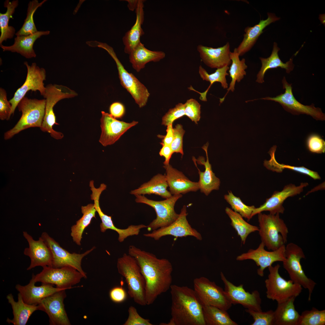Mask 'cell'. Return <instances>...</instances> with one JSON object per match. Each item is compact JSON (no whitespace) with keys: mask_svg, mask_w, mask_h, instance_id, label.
<instances>
[{"mask_svg":"<svg viewBox=\"0 0 325 325\" xmlns=\"http://www.w3.org/2000/svg\"><path fill=\"white\" fill-rule=\"evenodd\" d=\"M265 245L262 242L255 249H250L246 253L238 256L236 260L242 261L251 260L255 263L259 268L257 269L258 274L261 277L264 276L265 269L276 262H284L285 259V246L284 245L274 251H268L265 249Z\"/></svg>","mask_w":325,"mask_h":325,"instance_id":"18","label":"cell"},{"mask_svg":"<svg viewBox=\"0 0 325 325\" xmlns=\"http://www.w3.org/2000/svg\"><path fill=\"white\" fill-rule=\"evenodd\" d=\"M144 0H139L135 10V23L122 38L124 52L128 54L141 42L140 38L144 33L142 28L144 20Z\"/></svg>","mask_w":325,"mask_h":325,"instance_id":"30","label":"cell"},{"mask_svg":"<svg viewBox=\"0 0 325 325\" xmlns=\"http://www.w3.org/2000/svg\"><path fill=\"white\" fill-rule=\"evenodd\" d=\"M8 303L11 305L14 317L10 319L8 318L6 322L14 325H25L32 314L35 311L39 310L38 305H29L24 302L21 296L18 294V301H15L12 294H8L6 297Z\"/></svg>","mask_w":325,"mask_h":325,"instance_id":"31","label":"cell"},{"mask_svg":"<svg viewBox=\"0 0 325 325\" xmlns=\"http://www.w3.org/2000/svg\"><path fill=\"white\" fill-rule=\"evenodd\" d=\"M174 138L170 146L173 153H180L184 154L183 148V139L185 131L182 125L177 124L173 128Z\"/></svg>","mask_w":325,"mask_h":325,"instance_id":"49","label":"cell"},{"mask_svg":"<svg viewBox=\"0 0 325 325\" xmlns=\"http://www.w3.org/2000/svg\"><path fill=\"white\" fill-rule=\"evenodd\" d=\"M185 115L184 105L179 103L175 107L170 109L162 118V125L168 126L172 124L176 120L180 118Z\"/></svg>","mask_w":325,"mask_h":325,"instance_id":"48","label":"cell"},{"mask_svg":"<svg viewBox=\"0 0 325 325\" xmlns=\"http://www.w3.org/2000/svg\"><path fill=\"white\" fill-rule=\"evenodd\" d=\"M225 211L231 219V225L240 237L243 244H245L248 236L250 233L258 231V227L247 223L240 214L230 208L226 207Z\"/></svg>","mask_w":325,"mask_h":325,"instance_id":"39","label":"cell"},{"mask_svg":"<svg viewBox=\"0 0 325 325\" xmlns=\"http://www.w3.org/2000/svg\"><path fill=\"white\" fill-rule=\"evenodd\" d=\"M171 318L161 325H206L203 305L194 289L187 286L172 285Z\"/></svg>","mask_w":325,"mask_h":325,"instance_id":"2","label":"cell"},{"mask_svg":"<svg viewBox=\"0 0 325 325\" xmlns=\"http://www.w3.org/2000/svg\"><path fill=\"white\" fill-rule=\"evenodd\" d=\"M40 273L32 274V278L36 282L54 285L60 289H67L79 283L83 275L76 269L70 267L54 268L45 266Z\"/></svg>","mask_w":325,"mask_h":325,"instance_id":"11","label":"cell"},{"mask_svg":"<svg viewBox=\"0 0 325 325\" xmlns=\"http://www.w3.org/2000/svg\"><path fill=\"white\" fill-rule=\"evenodd\" d=\"M308 185L307 183H301L299 186L290 184L286 185L281 191H275L272 196L266 199L265 203L258 208H255L252 215H255L264 211H268L270 214L283 213L285 209L283 204L286 198L299 194L304 187Z\"/></svg>","mask_w":325,"mask_h":325,"instance_id":"22","label":"cell"},{"mask_svg":"<svg viewBox=\"0 0 325 325\" xmlns=\"http://www.w3.org/2000/svg\"><path fill=\"white\" fill-rule=\"evenodd\" d=\"M128 254L136 260L145 281L146 305L152 304L157 297L166 292L172 285L173 268L166 258H159L153 254L133 245Z\"/></svg>","mask_w":325,"mask_h":325,"instance_id":"1","label":"cell"},{"mask_svg":"<svg viewBox=\"0 0 325 325\" xmlns=\"http://www.w3.org/2000/svg\"><path fill=\"white\" fill-rule=\"evenodd\" d=\"M220 275L225 293L232 305L240 304L246 309L262 311V299L258 290H255L251 293L246 292L243 284L236 286L228 280L222 272Z\"/></svg>","mask_w":325,"mask_h":325,"instance_id":"17","label":"cell"},{"mask_svg":"<svg viewBox=\"0 0 325 325\" xmlns=\"http://www.w3.org/2000/svg\"><path fill=\"white\" fill-rule=\"evenodd\" d=\"M197 50L203 62L211 68L219 69L231 63L229 42L222 47L214 48L199 45Z\"/></svg>","mask_w":325,"mask_h":325,"instance_id":"25","label":"cell"},{"mask_svg":"<svg viewBox=\"0 0 325 325\" xmlns=\"http://www.w3.org/2000/svg\"><path fill=\"white\" fill-rule=\"evenodd\" d=\"M128 316L123 325H152L149 319L141 316L136 308L131 306L128 310Z\"/></svg>","mask_w":325,"mask_h":325,"instance_id":"52","label":"cell"},{"mask_svg":"<svg viewBox=\"0 0 325 325\" xmlns=\"http://www.w3.org/2000/svg\"><path fill=\"white\" fill-rule=\"evenodd\" d=\"M307 145L311 152L322 153L325 152V142L320 136L317 134H312L308 138Z\"/></svg>","mask_w":325,"mask_h":325,"instance_id":"50","label":"cell"},{"mask_svg":"<svg viewBox=\"0 0 325 325\" xmlns=\"http://www.w3.org/2000/svg\"><path fill=\"white\" fill-rule=\"evenodd\" d=\"M50 31H38L28 36H17L14 38V44L9 46L0 45L3 51H9L17 52L27 58L35 57L36 54L33 49L35 41L42 36L49 34Z\"/></svg>","mask_w":325,"mask_h":325,"instance_id":"29","label":"cell"},{"mask_svg":"<svg viewBox=\"0 0 325 325\" xmlns=\"http://www.w3.org/2000/svg\"><path fill=\"white\" fill-rule=\"evenodd\" d=\"M109 296L110 299L116 303H120L126 299L127 294L125 290L121 286H116L110 291Z\"/></svg>","mask_w":325,"mask_h":325,"instance_id":"53","label":"cell"},{"mask_svg":"<svg viewBox=\"0 0 325 325\" xmlns=\"http://www.w3.org/2000/svg\"><path fill=\"white\" fill-rule=\"evenodd\" d=\"M206 325H237L231 318L227 311L211 306L203 305Z\"/></svg>","mask_w":325,"mask_h":325,"instance_id":"40","label":"cell"},{"mask_svg":"<svg viewBox=\"0 0 325 325\" xmlns=\"http://www.w3.org/2000/svg\"><path fill=\"white\" fill-rule=\"evenodd\" d=\"M285 259L283 262L284 268L288 272L291 280L308 290V301H310L317 283L308 278L303 270L301 260L305 257L302 249L296 244L290 243L285 246Z\"/></svg>","mask_w":325,"mask_h":325,"instance_id":"7","label":"cell"},{"mask_svg":"<svg viewBox=\"0 0 325 325\" xmlns=\"http://www.w3.org/2000/svg\"><path fill=\"white\" fill-rule=\"evenodd\" d=\"M46 1L44 0L39 3L37 0H33L29 2L26 18L21 28L15 33L17 36H28L38 31L34 22L33 15L37 9Z\"/></svg>","mask_w":325,"mask_h":325,"instance_id":"43","label":"cell"},{"mask_svg":"<svg viewBox=\"0 0 325 325\" xmlns=\"http://www.w3.org/2000/svg\"><path fill=\"white\" fill-rule=\"evenodd\" d=\"M135 201L137 203L147 204L154 209L156 214V218L148 225L149 231L167 226L175 221L179 214L174 209L177 200L182 197L181 194L173 195L165 200L157 201L150 200L144 195H137Z\"/></svg>","mask_w":325,"mask_h":325,"instance_id":"10","label":"cell"},{"mask_svg":"<svg viewBox=\"0 0 325 325\" xmlns=\"http://www.w3.org/2000/svg\"><path fill=\"white\" fill-rule=\"evenodd\" d=\"M96 46L106 50L115 61L121 84L131 94L140 108L144 106L150 94L147 88L132 74L124 68L113 48L106 43L98 42Z\"/></svg>","mask_w":325,"mask_h":325,"instance_id":"9","label":"cell"},{"mask_svg":"<svg viewBox=\"0 0 325 325\" xmlns=\"http://www.w3.org/2000/svg\"><path fill=\"white\" fill-rule=\"evenodd\" d=\"M125 1L128 2V7L129 10L133 11L135 9L136 10L139 0H126Z\"/></svg>","mask_w":325,"mask_h":325,"instance_id":"57","label":"cell"},{"mask_svg":"<svg viewBox=\"0 0 325 325\" xmlns=\"http://www.w3.org/2000/svg\"><path fill=\"white\" fill-rule=\"evenodd\" d=\"M66 290L57 292L42 299L38 304L39 310L45 312L50 325H70L63 301L66 297Z\"/></svg>","mask_w":325,"mask_h":325,"instance_id":"20","label":"cell"},{"mask_svg":"<svg viewBox=\"0 0 325 325\" xmlns=\"http://www.w3.org/2000/svg\"><path fill=\"white\" fill-rule=\"evenodd\" d=\"M325 325V310H319L314 307L302 312L297 325Z\"/></svg>","mask_w":325,"mask_h":325,"instance_id":"45","label":"cell"},{"mask_svg":"<svg viewBox=\"0 0 325 325\" xmlns=\"http://www.w3.org/2000/svg\"><path fill=\"white\" fill-rule=\"evenodd\" d=\"M280 49L277 47V44L274 43L273 49L270 56L267 58L260 57L262 63V67L257 75L256 82L262 83L264 82V75L266 71L271 69L280 67L286 70L287 73H289L293 70L294 65L292 63V59L290 58L286 63L282 61L279 57L278 52Z\"/></svg>","mask_w":325,"mask_h":325,"instance_id":"35","label":"cell"},{"mask_svg":"<svg viewBox=\"0 0 325 325\" xmlns=\"http://www.w3.org/2000/svg\"><path fill=\"white\" fill-rule=\"evenodd\" d=\"M82 212L83 215L76 224L71 227V235L73 240L77 245L80 246L82 235L85 228L91 223L92 219L95 218L96 212L94 204H89L82 206Z\"/></svg>","mask_w":325,"mask_h":325,"instance_id":"37","label":"cell"},{"mask_svg":"<svg viewBox=\"0 0 325 325\" xmlns=\"http://www.w3.org/2000/svg\"><path fill=\"white\" fill-rule=\"evenodd\" d=\"M186 207L184 205L181 210L177 219L169 225L153 231L150 233L144 234L145 237H150L157 240L163 237L172 235L177 237L192 236L199 240H201V234L195 229L192 228L188 222L186 216Z\"/></svg>","mask_w":325,"mask_h":325,"instance_id":"19","label":"cell"},{"mask_svg":"<svg viewBox=\"0 0 325 325\" xmlns=\"http://www.w3.org/2000/svg\"><path fill=\"white\" fill-rule=\"evenodd\" d=\"M267 14L268 17L266 19L261 20L258 24L252 27L245 28L243 40L236 48L239 56L244 55L252 48L267 26L280 19L274 14L268 13Z\"/></svg>","mask_w":325,"mask_h":325,"instance_id":"28","label":"cell"},{"mask_svg":"<svg viewBox=\"0 0 325 325\" xmlns=\"http://www.w3.org/2000/svg\"><path fill=\"white\" fill-rule=\"evenodd\" d=\"M283 89H285L283 93H281L275 97H267L260 99L274 101L279 103L286 111L293 115L306 114L311 116L316 120H325V115L320 108L316 107L314 104L305 105L299 102L294 97L292 92V84L288 83L286 78L283 77L282 81Z\"/></svg>","mask_w":325,"mask_h":325,"instance_id":"12","label":"cell"},{"mask_svg":"<svg viewBox=\"0 0 325 325\" xmlns=\"http://www.w3.org/2000/svg\"><path fill=\"white\" fill-rule=\"evenodd\" d=\"M173 153L170 145H164L162 146L160 150L159 154L161 156H163L165 160L163 162L164 165L169 164V162L172 155Z\"/></svg>","mask_w":325,"mask_h":325,"instance_id":"55","label":"cell"},{"mask_svg":"<svg viewBox=\"0 0 325 325\" xmlns=\"http://www.w3.org/2000/svg\"><path fill=\"white\" fill-rule=\"evenodd\" d=\"M36 283L32 278L29 283L25 286L17 284L15 288L26 303L29 305H38L43 299L58 291L66 290L53 287L52 285L42 284L36 286Z\"/></svg>","mask_w":325,"mask_h":325,"instance_id":"27","label":"cell"},{"mask_svg":"<svg viewBox=\"0 0 325 325\" xmlns=\"http://www.w3.org/2000/svg\"><path fill=\"white\" fill-rule=\"evenodd\" d=\"M109 110L110 114L115 119L121 118L123 116L125 112L124 105L119 102L112 103L110 106Z\"/></svg>","mask_w":325,"mask_h":325,"instance_id":"54","label":"cell"},{"mask_svg":"<svg viewBox=\"0 0 325 325\" xmlns=\"http://www.w3.org/2000/svg\"><path fill=\"white\" fill-rule=\"evenodd\" d=\"M101 133L99 142L104 147L114 144L128 129L138 123L135 121L128 123L118 120L104 111H101Z\"/></svg>","mask_w":325,"mask_h":325,"instance_id":"21","label":"cell"},{"mask_svg":"<svg viewBox=\"0 0 325 325\" xmlns=\"http://www.w3.org/2000/svg\"><path fill=\"white\" fill-rule=\"evenodd\" d=\"M168 187L166 175L158 174L138 188L131 190L130 193L135 196L155 194L166 199L172 196L167 190Z\"/></svg>","mask_w":325,"mask_h":325,"instance_id":"33","label":"cell"},{"mask_svg":"<svg viewBox=\"0 0 325 325\" xmlns=\"http://www.w3.org/2000/svg\"><path fill=\"white\" fill-rule=\"evenodd\" d=\"M280 265L269 266V274L265 280L267 297L277 303L283 302L292 297H297L302 292V287L291 280H287L279 273Z\"/></svg>","mask_w":325,"mask_h":325,"instance_id":"6","label":"cell"},{"mask_svg":"<svg viewBox=\"0 0 325 325\" xmlns=\"http://www.w3.org/2000/svg\"><path fill=\"white\" fill-rule=\"evenodd\" d=\"M208 145L209 143L207 142L202 147L206 153V161L203 156H199L197 159H196L194 156L192 157V160L198 170L199 180L198 182L199 189L202 193L206 196L208 195L213 190H218L220 184L219 179L213 172L211 165L209 162L207 152Z\"/></svg>","mask_w":325,"mask_h":325,"instance_id":"24","label":"cell"},{"mask_svg":"<svg viewBox=\"0 0 325 325\" xmlns=\"http://www.w3.org/2000/svg\"><path fill=\"white\" fill-rule=\"evenodd\" d=\"M18 5V1L17 0L11 2L6 0L4 2V7L6 8L7 10L5 13H0V45L4 41L13 38L15 33V29L12 26H9L8 23L10 18L14 14L15 9Z\"/></svg>","mask_w":325,"mask_h":325,"instance_id":"42","label":"cell"},{"mask_svg":"<svg viewBox=\"0 0 325 325\" xmlns=\"http://www.w3.org/2000/svg\"><path fill=\"white\" fill-rule=\"evenodd\" d=\"M224 199L231 205L232 209L249 221L252 217V212L255 208L254 206H248L245 204L239 197L234 196L231 191L224 196Z\"/></svg>","mask_w":325,"mask_h":325,"instance_id":"44","label":"cell"},{"mask_svg":"<svg viewBox=\"0 0 325 325\" xmlns=\"http://www.w3.org/2000/svg\"><path fill=\"white\" fill-rule=\"evenodd\" d=\"M193 286L203 305L214 306L227 311L232 306L224 289L208 278L202 277L195 278Z\"/></svg>","mask_w":325,"mask_h":325,"instance_id":"13","label":"cell"},{"mask_svg":"<svg viewBox=\"0 0 325 325\" xmlns=\"http://www.w3.org/2000/svg\"><path fill=\"white\" fill-rule=\"evenodd\" d=\"M129 54L130 62L133 68L137 72H140L144 68L148 63L158 62L165 56L164 52L149 50L146 48L144 44L141 42Z\"/></svg>","mask_w":325,"mask_h":325,"instance_id":"32","label":"cell"},{"mask_svg":"<svg viewBox=\"0 0 325 325\" xmlns=\"http://www.w3.org/2000/svg\"><path fill=\"white\" fill-rule=\"evenodd\" d=\"M230 58L231 61L229 72L231 80L229 87L227 89V91L224 96L220 98V103L223 102L225 98L229 92L230 91L233 92L235 90V86L236 82H240L246 75L245 70L247 66L245 63V59L243 58L240 60L239 55L235 48L233 52L230 53Z\"/></svg>","mask_w":325,"mask_h":325,"instance_id":"36","label":"cell"},{"mask_svg":"<svg viewBox=\"0 0 325 325\" xmlns=\"http://www.w3.org/2000/svg\"><path fill=\"white\" fill-rule=\"evenodd\" d=\"M23 235L29 244V247L25 249L23 253L29 256L31 260L30 264L27 270H30L39 266L51 267V252L41 237L38 240H36L26 231H23Z\"/></svg>","mask_w":325,"mask_h":325,"instance_id":"23","label":"cell"},{"mask_svg":"<svg viewBox=\"0 0 325 325\" xmlns=\"http://www.w3.org/2000/svg\"><path fill=\"white\" fill-rule=\"evenodd\" d=\"M292 297L277 303L274 312V325H297L300 315L296 310Z\"/></svg>","mask_w":325,"mask_h":325,"instance_id":"34","label":"cell"},{"mask_svg":"<svg viewBox=\"0 0 325 325\" xmlns=\"http://www.w3.org/2000/svg\"><path fill=\"white\" fill-rule=\"evenodd\" d=\"M89 186L92 192L91 195V199L94 201V207L101 220L100 228L101 232H104L108 229L116 231L119 235L118 240L121 243L129 237L138 235L141 229L147 228V225L142 224L131 225L127 228L123 229L116 227L113 223L111 216L105 214L102 211L99 205L100 195L102 192L106 189L107 186L102 183L98 188H96L94 185V181L92 180L90 182Z\"/></svg>","mask_w":325,"mask_h":325,"instance_id":"15","label":"cell"},{"mask_svg":"<svg viewBox=\"0 0 325 325\" xmlns=\"http://www.w3.org/2000/svg\"><path fill=\"white\" fill-rule=\"evenodd\" d=\"M172 124L169 125L167 126L166 130V134L163 137L161 144L162 146L164 145H170L173 141L174 135Z\"/></svg>","mask_w":325,"mask_h":325,"instance_id":"56","label":"cell"},{"mask_svg":"<svg viewBox=\"0 0 325 325\" xmlns=\"http://www.w3.org/2000/svg\"><path fill=\"white\" fill-rule=\"evenodd\" d=\"M24 63L27 68L26 76L24 82L16 90L13 97L9 101L12 106L11 115L14 114L18 103L29 91H38L43 97L45 94V87L43 82L46 77L45 69L40 68L35 63H32L31 65L27 61Z\"/></svg>","mask_w":325,"mask_h":325,"instance_id":"16","label":"cell"},{"mask_svg":"<svg viewBox=\"0 0 325 325\" xmlns=\"http://www.w3.org/2000/svg\"><path fill=\"white\" fill-rule=\"evenodd\" d=\"M184 105L185 115L197 124L201 117L200 104L195 99L191 98L187 100Z\"/></svg>","mask_w":325,"mask_h":325,"instance_id":"47","label":"cell"},{"mask_svg":"<svg viewBox=\"0 0 325 325\" xmlns=\"http://www.w3.org/2000/svg\"><path fill=\"white\" fill-rule=\"evenodd\" d=\"M45 87V94L43 97L46 100L45 113L40 128L43 132L49 133L53 138L61 139L63 137V134L53 128L54 125H59L56 122L53 108L60 101L71 98L72 92L67 87L62 85L50 84Z\"/></svg>","mask_w":325,"mask_h":325,"instance_id":"8","label":"cell"},{"mask_svg":"<svg viewBox=\"0 0 325 325\" xmlns=\"http://www.w3.org/2000/svg\"><path fill=\"white\" fill-rule=\"evenodd\" d=\"M245 311L253 318L251 325H274V312L271 310L263 312L246 309Z\"/></svg>","mask_w":325,"mask_h":325,"instance_id":"46","label":"cell"},{"mask_svg":"<svg viewBox=\"0 0 325 325\" xmlns=\"http://www.w3.org/2000/svg\"><path fill=\"white\" fill-rule=\"evenodd\" d=\"M276 148V146L275 145L271 148L268 152L271 156L270 159L268 160H265L264 161V165L268 169L272 171L281 172L284 169H287L308 175L314 180L320 179L321 178L317 172L304 166L296 167L279 163L275 158Z\"/></svg>","mask_w":325,"mask_h":325,"instance_id":"41","label":"cell"},{"mask_svg":"<svg viewBox=\"0 0 325 325\" xmlns=\"http://www.w3.org/2000/svg\"><path fill=\"white\" fill-rule=\"evenodd\" d=\"M258 214L259 234L261 242L269 250H276L287 242L289 231L279 213Z\"/></svg>","mask_w":325,"mask_h":325,"instance_id":"4","label":"cell"},{"mask_svg":"<svg viewBox=\"0 0 325 325\" xmlns=\"http://www.w3.org/2000/svg\"><path fill=\"white\" fill-rule=\"evenodd\" d=\"M41 237L49 247L52 255L51 266L54 268L70 267L76 270L81 273L85 278L86 273L83 270L81 262L83 258L94 248V247L82 254L70 253L62 247L59 243L46 232H43Z\"/></svg>","mask_w":325,"mask_h":325,"instance_id":"14","label":"cell"},{"mask_svg":"<svg viewBox=\"0 0 325 325\" xmlns=\"http://www.w3.org/2000/svg\"><path fill=\"white\" fill-rule=\"evenodd\" d=\"M45 99L24 97L17 106L19 110L22 113L21 116L15 126L4 133V139L9 140L29 128H40L45 115Z\"/></svg>","mask_w":325,"mask_h":325,"instance_id":"5","label":"cell"},{"mask_svg":"<svg viewBox=\"0 0 325 325\" xmlns=\"http://www.w3.org/2000/svg\"><path fill=\"white\" fill-rule=\"evenodd\" d=\"M117 267L118 273L125 279L130 297L138 305H146L145 280L136 260L124 253L118 258Z\"/></svg>","mask_w":325,"mask_h":325,"instance_id":"3","label":"cell"},{"mask_svg":"<svg viewBox=\"0 0 325 325\" xmlns=\"http://www.w3.org/2000/svg\"><path fill=\"white\" fill-rule=\"evenodd\" d=\"M12 106L7 98L6 91L0 88V119L2 120H8L11 115Z\"/></svg>","mask_w":325,"mask_h":325,"instance_id":"51","label":"cell"},{"mask_svg":"<svg viewBox=\"0 0 325 325\" xmlns=\"http://www.w3.org/2000/svg\"><path fill=\"white\" fill-rule=\"evenodd\" d=\"M229 69V66H226L217 69L214 73L209 74L201 65H200L199 67V73L200 77L203 80L210 82V85L206 90L203 93H200L196 91L191 86L188 88L190 90L195 91L199 94L200 95V99L201 101H207L206 98L207 93L211 85L215 82H220L221 86L224 89L228 88V84L227 82L226 76L229 75V74L227 73V71Z\"/></svg>","mask_w":325,"mask_h":325,"instance_id":"38","label":"cell"},{"mask_svg":"<svg viewBox=\"0 0 325 325\" xmlns=\"http://www.w3.org/2000/svg\"><path fill=\"white\" fill-rule=\"evenodd\" d=\"M166 176L169 191L172 195L185 194L199 189L198 182L190 180L181 172L173 168L169 164L164 165Z\"/></svg>","mask_w":325,"mask_h":325,"instance_id":"26","label":"cell"}]
</instances>
